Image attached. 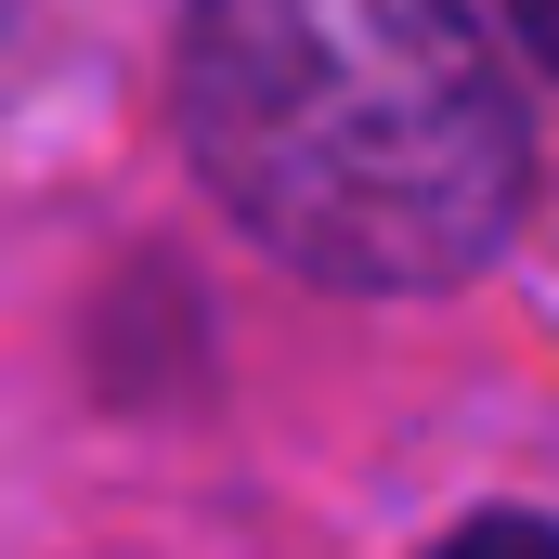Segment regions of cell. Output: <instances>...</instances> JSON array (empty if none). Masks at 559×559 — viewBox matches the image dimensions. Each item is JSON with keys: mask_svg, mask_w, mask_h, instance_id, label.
I'll list each match as a JSON object with an SVG mask.
<instances>
[{"mask_svg": "<svg viewBox=\"0 0 559 559\" xmlns=\"http://www.w3.org/2000/svg\"><path fill=\"white\" fill-rule=\"evenodd\" d=\"M182 143L325 286H455L521 222V92L455 0H195Z\"/></svg>", "mask_w": 559, "mask_h": 559, "instance_id": "6da1fadb", "label": "cell"}, {"mask_svg": "<svg viewBox=\"0 0 559 559\" xmlns=\"http://www.w3.org/2000/svg\"><path fill=\"white\" fill-rule=\"evenodd\" d=\"M429 559H559V521H521V508H495V521H468V534H442Z\"/></svg>", "mask_w": 559, "mask_h": 559, "instance_id": "7a4b0ae2", "label": "cell"}]
</instances>
